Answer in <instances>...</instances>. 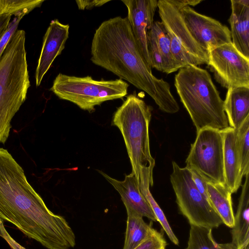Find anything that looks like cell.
Wrapping results in <instances>:
<instances>
[{
	"instance_id": "cell-1",
	"label": "cell",
	"mask_w": 249,
	"mask_h": 249,
	"mask_svg": "<svg viewBox=\"0 0 249 249\" xmlns=\"http://www.w3.org/2000/svg\"><path fill=\"white\" fill-rule=\"evenodd\" d=\"M0 218L47 249H70L75 245V235L68 222L47 208L22 168L3 148H0Z\"/></svg>"
},
{
	"instance_id": "cell-2",
	"label": "cell",
	"mask_w": 249,
	"mask_h": 249,
	"mask_svg": "<svg viewBox=\"0 0 249 249\" xmlns=\"http://www.w3.org/2000/svg\"><path fill=\"white\" fill-rule=\"evenodd\" d=\"M90 60L145 92L162 111L170 114L178 111L169 84L152 74L138 48L127 18H109L96 29Z\"/></svg>"
},
{
	"instance_id": "cell-3",
	"label": "cell",
	"mask_w": 249,
	"mask_h": 249,
	"mask_svg": "<svg viewBox=\"0 0 249 249\" xmlns=\"http://www.w3.org/2000/svg\"><path fill=\"white\" fill-rule=\"evenodd\" d=\"M174 85L196 132L205 127L221 130L229 127L224 101L207 71L194 65L181 68Z\"/></svg>"
},
{
	"instance_id": "cell-4",
	"label": "cell",
	"mask_w": 249,
	"mask_h": 249,
	"mask_svg": "<svg viewBox=\"0 0 249 249\" xmlns=\"http://www.w3.org/2000/svg\"><path fill=\"white\" fill-rule=\"evenodd\" d=\"M30 87L25 33L17 30L0 60V143L7 140L12 120L25 102Z\"/></svg>"
},
{
	"instance_id": "cell-5",
	"label": "cell",
	"mask_w": 249,
	"mask_h": 249,
	"mask_svg": "<svg viewBox=\"0 0 249 249\" xmlns=\"http://www.w3.org/2000/svg\"><path fill=\"white\" fill-rule=\"evenodd\" d=\"M152 108L135 94L127 96L112 118V125L121 131L138 184L142 173H153L155 160L150 149L149 126Z\"/></svg>"
},
{
	"instance_id": "cell-6",
	"label": "cell",
	"mask_w": 249,
	"mask_h": 249,
	"mask_svg": "<svg viewBox=\"0 0 249 249\" xmlns=\"http://www.w3.org/2000/svg\"><path fill=\"white\" fill-rule=\"evenodd\" d=\"M128 84L121 79L96 80L90 76L78 77L59 73L50 89L59 99L92 112L102 103L125 97Z\"/></svg>"
},
{
	"instance_id": "cell-7",
	"label": "cell",
	"mask_w": 249,
	"mask_h": 249,
	"mask_svg": "<svg viewBox=\"0 0 249 249\" xmlns=\"http://www.w3.org/2000/svg\"><path fill=\"white\" fill-rule=\"evenodd\" d=\"M170 181L181 213L190 225L209 228L218 227L223 221L210 201L197 189L187 167L172 162Z\"/></svg>"
},
{
	"instance_id": "cell-8",
	"label": "cell",
	"mask_w": 249,
	"mask_h": 249,
	"mask_svg": "<svg viewBox=\"0 0 249 249\" xmlns=\"http://www.w3.org/2000/svg\"><path fill=\"white\" fill-rule=\"evenodd\" d=\"M161 22L169 38L172 53L180 69L208 64V53L196 41L183 20L180 8L173 0H158Z\"/></svg>"
},
{
	"instance_id": "cell-9",
	"label": "cell",
	"mask_w": 249,
	"mask_h": 249,
	"mask_svg": "<svg viewBox=\"0 0 249 249\" xmlns=\"http://www.w3.org/2000/svg\"><path fill=\"white\" fill-rule=\"evenodd\" d=\"M186 164V167L196 170L208 182L225 185L221 130L205 127L197 132Z\"/></svg>"
},
{
	"instance_id": "cell-10",
	"label": "cell",
	"mask_w": 249,
	"mask_h": 249,
	"mask_svg": "<svg viewBox=\"0 0 249 249\" xmlns=\"http://www.w3.org/2000/svg\"><path fill=\"white\" fill-rule=\"evenodd\" d=\"M208 55V67L222 87L249 88V59L240 53L232 42L213 49Z\"/></svg>"
},
{
	"instance_id": "cell-11",
	"label": "cell",
	"mask_w": 249,
	"mask_h": 249,
	"mask_svg": "<svg viewBox=\"0 0 249 249\" xmlns=\"http://www.w3.org/2000/svg\"><path fill=\"white\" fill-rule=\"evenodd\" d=\"M180 12L189 32L208 53L215 48L231 42L230 29L219 21L198 13L189 6L180 9Z\"/></svg>"
},
{
	"instance_id": "cell-12",
	"label": "cell",
	"mask_w": 249,
	"mask_h": 249,
	"mask_svg": "<svg viewBox=\"0 0 249 249\" xmlns=\"http://www.w3.org/2000/svg\"><path fill=\"white\" fill-rule=\"evenodd\" d=\"M127 9L126 17L138 48L150 68L147 34L154 23V17L158 9L157 0H122Z\"/></svg>"
},
{
	"instance_id": "cell-13",
	"label": "cell",
	"mask_w": 249,
	"mask_h": 249,
	"mask_svg": "<svg viewBox=\"0 0 249 249\" xmlns=\"http://www.w3.org/2000/svg\"><path fill=\"white\" fill-rule=\"evenodd\" d=\"M70 26L57 19L52 20L44 35L42 48L35 72L36 87H38L56 57L65 48L69 35Z\"/></svg>"
},
{
	"instance_id": "cell-14",
	"label": "cell",
	"mask_w": 249,
	"mask_h": 249,
	"mask_svg": "<svg viewBox=\"0 0 249 249\" xmlns=\"http://www.w3.org/2000/svg\"><path fill=\"white\" fill-rule=\"evenodd\" d=\"M151 68L170 74L180 69L172 53L169 38L161 22L154 21L147 34Z\"/></svg>"
},
{
	"instance_id": "cell-15",
	"label": "cell",
	"mask_w": 249,
	"mask_h": 249,
	"mask_svg": "<svg viewBox=\"0 0 249 249\" xmlns=\"http://www.w3.org/2000/svg\"><path fill=\"white\" fill-rule=\"evenodd\" d=\"M120 194L126 210L133 211L142 217L157 221L147 200L142 194L138 181L132 173L125 175L124 180H118L100 172Z\"/></svg>"
},
{
	"instance_id": "cell-16",
	"label": "cell",
	"mask_w": 249,
	"mask_h": 249,
	"mask_svg": "<svg viewBox=\"0 0 249 249\" xmlns=\"http://www.w3.org/2000/svg\"><path fill=\"white\" fill-rule=\"evenodd\" d=\"M223 140V163L225 186L231 194L241 185L240 163L236 130L228 127L221 130Z\"/></svg>"
},
{
	"instance_id": "cell-17",
	"label": "cell",
	"mask_w": 249,
	"mask_h": 249,
	"mask_svg": "<svg viewBox=\"0 0 249 249\" xmlns=\"http://www.w3.org/2000/svg\"><path fill=\"white\" fill-rule=\"evenodd\" d=\"M231 42L240 53L249 59V0H231Z\"/></svg>"
},
{
	"instance_id": "cell-18",
	"label": "cell",
	"mask_w": 249,
	"mask_h": 249,
	"mask_svg": "<svg viewBox=\"0 0 249 249\" xmlns=\"http://www.w3.org/2000/svg\"><path fill=\"white\" fill-rule=\"evenodd\" d=\"M224 109L229 126L238 129L249 116V88L228 89Z\"/></svg>"
},
{
	"instance_id": "cell-19",
	"label": "cell",
	"mask_w": 249,
	"mask_h": 249,
	"mask_svg": "<svg viewBox=\"0 0 249 249\" xmlns=\"http://www.w3.org/2000/svg\"><path fill=\"white\" fill-rule=\"evenodd\" d=\"M245 177L231 231V243L237 249L249 244V173Z\"/></svg>"
},
{
	"instance_id": "cell-20",
	"label": "cell",
	"mask_w": 249,
	"mask_h": 249,
	"mask_svg": "<svg viewBox=\"0 0 249 249\" xmlns=\"http://www.w3.org/2000/svg\"><path fill=\"white\" fill-rule=\"evenodd\" d=\"M207 193L210 201L223 223L232 228L234 214L232 209L231 194L225 185L207 182Z\"/></svg>"
},
{
	"instance_id": "cell-21",
	"label": "cell",
	"mask_w": 249,
	"mask_h": 249,
	"mask_svg": "<svg viewBox=\"0 0 249 249\" xmlns=\"http://www.w3.org/2000/svg\"><path fill=\"white\" fill-rule=\"evenodd\" d=\"M127 218L123 249H135L143 242L154 229L151 223L145 222L143 217L136 213L126 210Z\"/></svg>"
},
{
	"instance_id": "cell-22",
	"label": "cell",
	"mask_w": 249,
	"mask_h": 249,
	"mask_svg": "<svg viewBox=\"0 0 249 249\" xmlns=\"http://www.w3.org/2000/svg\"><path fill=\"white\" fill-rule=\"evenodd\" d=\"M185 249H237L231 242L217 243L212 235V229L191 225L187 247Z\"/></svg>"
},
{
	"instance_id": "cell-23",
	"label": "cell",
	"mask_w": 249,
	"mask_h": 249,
	"mask_svg": "<svg viewBox=\"0 0 249 249\" xmlns=\"http://www.w3.org/2000/svg\"><path fill=\"white\" fill-rule=\"evenodd\" d=\"M153 185V178L149 175L143 177L139 184L140 189L150 205L157 221L160 223L170 240L176 245H178L179 244L178 239L173 231L164 213L150 192V186Z\"/></svg>"
},
{
	"instance_id": "cell-24",
	"label": "cell",
	"mask_w": 249,
	"mask_h": 249,
	"mask_svg": "<svg viewBox=\"0 0 249 249\" xmlns=\"http://www.w3.org/2000/svg\"><path fill=\"white\" fill-rule=\"evenodd\" d=\"M236 130L238 153L240 163V176L249 173V116Z\"/></svg>"
},
{
	"instance_id": "cell-25",
	"label": "cell",
	"mask_w": 249,
	"mask_h": 249,
	"mask_svg": "<svg viewBox=\"0 0 249 249\" xmlns=\"http://www.w3.org/2000/svg\"><path fill=\"white\" fill-rule=\"evenodd\" d=\"M44 0H0V17L10 15H25L41 6Z\"/></svg>"
},
{
	"instance_id": "cell-26",
	"label": "cell",
	"mask_w": 249,
	"mask_h": 249,
	"mask_svg": "<svg viewBox=\"0 0 249 249\" xmlns=\"http://www.w3.org/2000/svg\"><path fill=\"white\" fill-rule=\"evenodd\" d=\"M166 246L162 233L154 229L150 235L135 249H166Z\"/></svg>"
},
{
	"instance_id": "cell-27",
	"label": "cell",
	"mask_w": 249,
	"mask_h": 249,
	"mask_svg": "<svg viewBox=\"0 0 249 249\" xmlns=\"http://www.w3.org/2000/svg\"><path fill=\"white\" fill-rule=\"evenodd\" d=\"M25 15V14L22 13L15 16L12 21L9 22L7 29L0 36V60L11 37L18 30V24Z\"/></svg>"
},
{
	"instance_id": "cell-28",
	"label": "cell",
	"mask_w": 249,
	"mask_h": 249,
	"mask_svg": "<svg viewBox=\"0 0 249 249\" xmlns=\"http://www.w3.org/2000/svg\"><path fill=\"white\" fill-rule=\"evenodd\" d=\"M188 169L191 172L192 179L197 189L210 201L207 189V182H208V180L196 170L192 168Z\"/></svg>"
},
{
	"instance_id": "cell-29",
	"label": "cell",
	"mask_w": 249,
	"mask_h": 249,
	"mask_svg": "<svg viewBox=\"0 0 249 249\" xmlns=\"http://www.w3.org/2000/svg\"><path fill=\"white\" fill-rule=\"evenodd\" d=\"M0 236L9 245L12 249H26L17 243L8 233L5 229L3 220L0 218Z\"/></svg>"
},
{
	"instance_id": "cell-30",
	"label": "cell",
	"mask_w": 249,
	"mask_h": 249,
	"mask_svg": "<svg viewBox=\"0 0 249 249\" xmlns=\"http://www.w3.org/2000/svg\"><path fill=\"white\" fill-rule=\"evenodd\" d=\"M110 0H76L79 10L91 9L94 7L101 6Z\"/></svg>"
},
{
	"instance_id": "cell-31",
	"label": "cell",
	"mask_w": 249,
	"mask_h": 249,
	"mask_svg": "<svg viewBox=\"0 0 249 249\" xmlns=\"http://www.w3.org/2000/svg\"><path fill=\"white\" fill-rule=\"evenodd\" d=\"M173 1L181 9L187 6H196L202 1L200 0H173Z\"/></svg>"
},
{
	"instance_id": "cell-32",
	"label": "cell",
	"mask_w": 249,
	"mask_h": 249,
	"mask_svg": "<svg viewBox=\"0 0 249 249\" xmlns=\"http://www.w3.org/2000/svg\"><path fill=\"white\" fill-rule=\"evenodd\" d=\"M12 16L10 15H3L0 17V36L7 29Z\"/></svg>"
},
{
	"instance_id": "cell-33",
	"label": "cell",
	"mask_w": 249,
	"mask_h": 249,
	"mask_svg": "<svg viewBox=\"0 0 249 249\" xmlns=\"http://www.w3.org/2000/svg\"><path fill=\"white\" fill-rule=\"evenodd\" d=\"M240 249H249V244L247 245L246 246L243 247V248Z\"/></svg>"
}]
</instances>
